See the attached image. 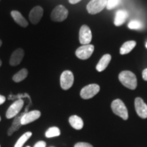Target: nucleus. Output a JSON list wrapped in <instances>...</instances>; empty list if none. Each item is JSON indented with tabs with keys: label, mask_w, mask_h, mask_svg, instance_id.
<instances>
[{
	"label": "nucleus",
	"mask_w": 147,
	"mask_h": 147,
	"mask_svg": "<svg viewBox=\"0 0 147 147\" xmlns=\"http://www.w3.org/2000/svg\"><path fill=\"white\" fill-rule=\"evenodd\" d=\"M119 81L124 87L131 90H134L137 87V78L136 75L131 71H122L119 74Z\"/></svg>",
	"instance_id": "1"
},
{
	"label": "nucleus",
	"mask_w": 147,
	"mask_h": 147,
	"mask_svg": "<svg viewBox=\"0 0 147 147\" xmlns=\"http://www.w3.org/2000/svg\"><path fill=\"white\" fill-rule=\"evenodd\" d=\"M111 108L116 115L120 117L125 121L127 120L129 117L128 110L122 100L120 99L114 100L111 104Z\"/></svg>",
	"instance_id": "2"
},
{
	"label": "nucleus",
	"mask_w": 147,
	"mask_h": 147,
	"mask_svg": "<svg viewBox=\"0 0 147 147\" xmlns=\"http://www.w3.org/2000/svg\"><path fill=\"white\" fill-rule=\"evenodd\" d=\"M68 14V10L65 6L63 5H58L51 12V18L53 21L62 22L67 18Z\"/></svg>",
	"instance_id": "3"
},
{
	"label": "nucleus",
	"mask_w": 147,
	"mask_h": 147,
	"mask_svg": "<svg viewBox=\"0 0 147 147\" xmlns=\"http://www.w3.org/2000/svg\"><path fill=\"white\" fill-rule=\"evenodd\" d=\"M107 0H91L87 5V12L90 14H96L106 7Z\"/></svg>",
	"instance_id": "4"
},
{
	"label": "nucleus",
	"mask_w": 147,
	"mask_h": 147,
	"mask_svg": "<svg viewBox=\"0 0 147 147\" xmlns=\"http://www.w3.org/2000/svg\"><path fill=\"white\" fill-rule=\"evenodd\" d=\"M100 87L97 84H91L84 87L80 91V97L84 100H89L100 92Z\"/></svg>",
	"instance_id": "5"
},
{
	"label": "nucleus",
	"mask_w": 147,
	"mask_h": 147,
	"mask_svg": "<svg viewBox=\"0 0 147 147\" xmlns=\"http://www.w3.org/2000/svg\"><path fill=\"white\" fill-rule=\"evenodd\" d=\"M74 77L73 73L69 70H65L61 74L60 77L61 87L63 90H68L72 87Z\"/></svg>",
	"instance_id": "6"
},
{
	"label": "nucleus",
	"mask_w": 147,
	"mask_h": 147,
	"mask_svg": "<svg viewBox=\"0 0 147 147\" xmlns=\"http://www.w3.org/2000/svg\"><path fill=\"white\" fill-rule=\"evenodd\" d=\"M94 51V46L92 45H82L78 47L75 52L76 56L82 60H86L90 58Z\"/></svg>",
	"instance_id": "7"
},
{
	"label": "nucleus",
	"mask_w": 147,
	"mask_h": 147,
	"mask_svg": "<svg viewBox=\"0 0 147 147\" xmlns=\"http://www.w3.org/2000/svg\"><path fill=\"white\" fill-rule=\"evenodd\" d=\"M92 40V33L91 29L86 25H82L79 32V41L82 45H90Z\"/></svg>",
	"instance_id": "8"
},
{
	"label": "nucleus",
	"mask_w": 147,
	"mask_h": 147,
	"mask_svg": "<svg viewBox=\"0 0 147 147\" xmlns=\"http://www.w3.org/2000/svg\"><path fill=\"white\" fill-rule=\"evenodd\" d=\"M24 105V101L23 100H18L8 108L6 112V118L8 119L16 117L19 114Z\"/></svg>",
	"instance_id": "9"
},
{
	"label": "nucleus",
	"mask_w": 147,
	"mask_h": 147,
	"mask_svg": "<svg viewBox=\"0 0 147 147\" xmlns=\"http://www.w3.org/2000/svg\"><path fill=\"white\" fill-rule=\"evenodd\" d=\"M135 110L138 115L142 119L147 118V105L141 97H136L134 102Z\"/></svg>",
	"instance_id": "10"
},
{
	"label": "nucleus",
	"mask_w": 147,
	"mask_h": 147,
	"mask_svg": "<svg viewBox=\"0 0 147 147\" xmlns=\"http://www.w3.org/2000/svg\"><path fill=\"white\" fill-rule=\"evenodd\" d=\"M40 116H41V113L39 110H32V111L25 113L21 117V123L22 125L31 123L39 119Z\"/></svg>",
	"instance_id": "11"
},
{
	"label": "nucleus",
	"mask_w": 147,
	"mask_h": 147,
	"mask_svg": "<svg viewBox=\"0 0 147 147\" xmlns=\"http://www.w3.org/2000/svg\"><path fill=\"white\" fill-rule=\"evenodd\" d=\"M43 14L44 10L41 6L38 5V6L34 7L29 12V21L34 25H36L40 21L42 17L43 16Z\"/></svg>",
	"instance_id": "12"
},
{
	"label": "nucleus",
	"mask_w": 147,
	"mask_h": 147,
	"mask_svg": "<svg viewBox=\"0 0 147 147\" xmlns=\"http://www.w3.org/2000/svg\"><path fill=\"white\" fill-rule=\"evenodd\" d=\"M25 52L23 49H18L12 53L10 59V65L12 66H16L19 65L23 59Z\"/></svg>",
	"instance_id": "13"
},
{
	"label": "nucleus",
	"mask_w": 147,
	"mask_h": 147,
	"mask_svg": "<svg viewBox=\"0 0 147 147\" xmlns=\"http://www.w3.org/2000/svg\"><path fill=\"white\" fill-rule=\"evenodd\" d=\"M128 17V13L126 10H119L116 12L114 24L116 26L119 27L125 23L127 18Z\"/></svg>",
	"instance_id": "14"
},
{
	"label": "nucleus",
	"mask_w": 147,
	"mask_h": 147,
	"mask_svg": "<svg viewBox=\"0 0 147 147\" xmlns=\"http://www.w3.org/2000/svg\"><path fill=\"white\" fill-rule=\"evenodd\" d=\"M11 16L13 18L14 21L16 22L18 25L23 27H27L28 26V22L25 18L22 15L21 12L17 10H12L11 12Z\"/></svg>",
	"instance_id": "15"
},
{
	"label": "nucleus",
	"mask_w": 147,
	"mask_h": 147,
	"mask_svg": "<svg viewBox=\"0 0 147 147\" xmlns=\"http://www.w3.org/2000/svg\"><path fill=\"white\" fill-rule=\"evenodd\" d=\"M111 55L109 54H106L100 59L98 63L96 65V69L98 71H102L105 70L108 65H109L110 60H111Z\"/></svg>",
	"instance_id": "16"
},
{
	"label": "nucleus",
	"mask_w": 147,
	"mask_h": 147,
	"mask_svg": "<svg viewBox=\"0 0 147 147\" xmlns=\"http://www.w3.org/2000/svg\"><path fill=\"white\" fill-rule=\"evenodd\" d=\"M69 123L70 125L76 130H80L83 127L84 123L82 119L77 115H72L69 118Z\"/></svg>",
	"instance_id": "17"
},
{
	"label": "nucleus",
	"mask_w": 147,
	"mask_h": 147,
	"mask_svg": "<svg viewBox=\"0 0 147 147\" xmlns=\"http://www.w3.org/2000/svg\"><path fill=\"white\" fill-rule=\"evenodd\" d=\"M136 46V42L134 40H129V41L125 42L121 46L120 49V54L121 55H126L128 54L134 49V47Z\"/></svg>",
	"instance_id": "18"
},
{
	"label": "nucleus",
	"mask_w": 147,
	"mask_h": 147,
	"mask_svg": "<svg viewBox=\"0 0 147 147\" xmlns=\"http://www.w3.org/2000/svg\"><path fill=\"white\" fill-rule=\"evenodd\" d=\"M23 114L24 113L20 114V115H18L15 117V119H14L13 123H12V126L9 128V129L8 131V135L9 136H12V134H13L14 131H17L18 129L21 127L22 125L21 123V117H22V116H23Z\"/></svg>",
	"instance_id": "19"
},
{
	"label": "nucleus",
	"mask_w": 147,
	"mask_h": 147,
	"mask_svg": "<svg viewBox=\"0 0 147 147\" xmlns=\"http://www.w3.org/2000/svg\"><path fill=\"white\" fill-rule=\"evenodd\" d=\"M27 75H28V70L26 68H23L14 75L12 80L15 82H20L25 80L27 78Z\"/></svg>",
	"instance_id": "20"
},
{
	"label": "nucleus",
	"mask_w": 147,
	"mask_h": 147,
	"mask_svg": "<svg viewBox=\"0 0 147 147\" xmlns=\"http://www.w3.org/2000/svg\"><path fill=\"white\" fill-rule=\"evenodd\" d=\"M32 133L31 131H27L25 133L23 136L20 137V138L18 140L17 142H16L14 147H23V146L28 140L32 137Z\"/></svg>",
	"instance_id": "21"
},
{
	"label": "nucleus",
	"mask_w": 147,
	"mask_h": 147,
	"mask_svg": "<svg viewBox=\"0 0 147 147\" xmlns=\"http://www.w3.org/2000/svg\"><path fill=\"white\" fill-rule=\"evenodd\" d=\"M60 134L61 131L57 127H52L46 131L45 136L48 138H50L59 136H60Z\"/></svg>",
	"instance_id": "22"
},
{
	"label": "nucleus",
	"mask_w": 147,
	"mask_h": 147,
	"mask_svg": "<svg viewBox=\"0 0 147 147\" xmlns=\"http://www.w3.org/2000/svg\"><path fill=\"white\" fill-rule=\"evenodd\" d=\"M128 27L131 29H140L142 27V24L138 21H131L128 24Z\"/></svg>",
	"instance_id": "23"
},
{
	"label": "nucleus",
	"mask_w": 147,
	"mask_h": 147,
	"mask_svg": "<svg viewBox=\"0 0 147 147\" xmlns=\"http://www.w3.org/2000/svg\"><path fill=\"white\" fill-rule=\"evenodd\" d=\"M121 2V0H107L106 8L108 10H113Z\"/></svg>",
	"instance_id": "24"
},
{
	"label": "nucleus",
	"mask_w": 147,
	"mask_h": 147,
	"mask_svg": "<svg viewBox=\"0 0 147 147\" xmlns=\"http://www.w3.org/2000/svg\"><path fill=\"white\" fill-rule=\"evenodd\" d=\"M74 147H93L91 144L87 142H78L75 144Z\"/></svg>",
	"instance_id": "25"
},
{
	"label": "nucleus",
	"mask_w": 147,
	"mask_h": 147,
	"mask_svg": "<svg viewBox=\"0 0 147 147\" xmlns=\"http://www.w3.org/2000/svg\"><path fill=\"white\" fill-rule=\"evenodd\" d=\"M46 146H47V144L45 141H39L34 145V147H46Z\"/></svg>",
	"instance_id": "26"
},
{
	"label": "nucleus",
	"mask_w": 147,
	"mask_h": 147,
	"mask_svg": "<svg viewBox=\"0 0 147 147\" xmlns=\"http://www.w3.org/2000/svg\"><path fill=\"white\" fill-rule=\"evenodd\" d=\"M142 78L145 81H147V68L144 69L142 71Z\"/></svg>",
	"instance_id": "27"
},
{
	"label": "nucleus",
	"mask_w": 147,
	"mask_h": 147,
	"mask_svg": "<svg viewBox=\"0 0 147 147\" xmlns=\"http://www.w3.org/2000/svg\"><path fill=\"white\" fill-rule=\"evenodd\" d=\"M5 96H3V95H0V105H1V104H3V103L5 102Z\"/></svg>",
	"instance_id": "28"
},
{
	"label": "nucleus",
	"mask_w": 147,
	"mask_h": 147,
	"mask_svg": "<svg viewBox=\"0 0 147 147\" xmlns=\"http://www.w3.org/2000/svg\"><path fill=\"white\" fill-rule=\"evenodd\" d=\"M80 1H81V0H69V2L71 4H76V3L80 2Z\"/></svg>",
	"instance_id": "29"
},
{
	"label": "nucleus",
	"mask_w": 147,
	"mask_h": 147,
	"mask_svg": "<svg viewBox=\"0 0 147 147\" xmlns=\"http://www.w3.org/2000/svg\"><path fill=\"white\" fill-rule=\"evenodd\" d=\"M1 45H2V42H1V40H0V47H1Z\"/></svg>",
	"instance_id": "30"
},
{
	"label": "nucleus",
	"mask_w": 147,
	"mask_h": 147,
	"mask_svg": "<svg viewBox=\"0 0 147 147\" xmlns=\"http://www.w3.org/2000/svg\"><path fill=\"white\" fill-rule=\"evenodd\" d=\"M1 64H2V62H1V59H0V67H1Z\"/></svg>",
	"instance_id": "31"
},
{
	"label": "nucleus",
	"mask_w": 147,
	"mask_h": 147,
	"mask_svg": "<svg viewBox=\"0 0 147 147\" xmlns=\"http://www.w3.org/2000/svg\"><path fill=\"white\" fill-rule=\"evenodd\" d=\"M146 48L147 49V42H146Z\"/></svg>",
	"instance_id": "32"
},
{
	"label": "nucleus",
	"mask_w": 147,
	"mask_h": 147,
	"mask_svg": "<svg viewBox=\"0 0 147 147\" xmlns=\"http://www.w3.org/2000/svg\"><path fill=\"white\" fill-rule=\"evenodd\" d=\"M0 121H1V117H0Z\"/></svg>",
	"instance_id": "33"
},
{
	"label": "nucleus",
	"mask_w": 147,
	"mask_h": 147,
	"mask_svg": "<svg viewBox=\"0 0 147 147\" xmlns=\"http://www.w3.org/2000/svg\"><path fill=\"white\" fill-rule=\"evenodd\" d=\"M26 147H30V146H26Z\"/></svg>",
	"instance_id": "34"
},
{
	"label": "nucleus",
	"mask_w": 147,
	"mask_h": 147,
	"mask_svg": "<svg viewBox=\"0 0 147 147\" xmlns=\"http://www.w3.org/2000/svg\"><path fill=\"white\" fill-rule=\"evenodd\" d=\"M0 147H1V145H0Z\"/></svg>",
	"instance_id": "35"
},
{
	"label": "nucleus",
	"mask_w": 147,
	"mask_h": 147,
	"mask_svg": "<svg viewBox=\"0 0 147 147\" xmlns=\"http://www.w3.org/2000/svg\"><path fill=\"white\" fill-rule=\"evenodd\" d=\"M51 147H54V146H51Z\"/></svg>",
	"instance_id": "36"
}]
</instances>
